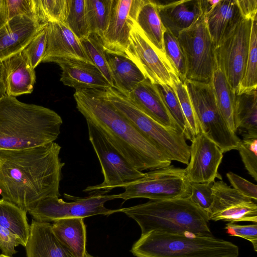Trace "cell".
Wrapping results in <instances>:
<instances>
[{
	"mask_svg": "<svg viewBox=\"0 0 257 257\" xmlns=\"http://www.w3.org/2000/svg\"><path fill=\"white\" fill-rule=\"evenodd\" d=\"M61 146L51 142L33 148L0 151V195L28 212L40 200L60 196L65 163Z\"/></svg>",
	"mask_w": 257,
	"mask_h": 257,
	"instance_id": "1",
	"label": "cell"
},
{
	"mask_svg": "<svg viewBox=\"0 0 257 257\" xmlns=\"http://www.w3.org/2000/svg\"><path fill=\"white\" fill-rule=\"evenodd\" d=\"M78 110L137 170H152L171 165L164 152L139 132L110 102L105 90L75 91Z\"/></svg>",
	"mask_w": 257,
	"mask_h": 257,
	"instance_id": "2",
	"label": "cell"
},
{
	"mask_svg": "<svg viewBox=\"0 0 257 257\" xmlns=\"http://www.w3.org/2000/svg\"><path fill=\"white\" fill-rule=\"evenodd\" d=\"M62 124L61 117L50 108L5 96L0 100V151L54 142Z\"/></svg>",
	"mask_w": 257,
	"mask_h": 257,
	"instance_id": "3",
	"label": "cell"
},
{
	"mask_svg": "<svg viewBox=\"0 0 257 257\" xmlns=\"http://www.w3.org/2000/svg\"><path fill=\"white\" fill-rule=\"evenodd\" d=\"M139 225L141 235L151 231L170 233L213 235L207 213L195 205L189 197L150 200L119 209Z\"/></svg>",
	"mask_w": 257,
	"mask_h": 257,
	"instance_id": "4",
	"label": "cell"
},
{
	"mask_svg": "<svg viewBox=\"0 0 257 257\" xmlns=\"http://www.w3.org/2000/svg\"><path fill=\"white\" fill-rule=\"evenodd\" d=\"M136 257H237L238 247L214 236L155 231L141 235L131 250Z\"/></svg>",
	"mask_w": 257,
	"mask_h": 257,
	"instance_id": "5",
	"label": "cell"
},
{
	"mask_svg": "<svg viewBox=\"0 0 257 257\" xmlns=\"http://www.w3.org/2000/svg\"><path fill=\"white\" fill-rule=\"evenodd\" d=\"M105 92L114 107L172 161L188 164L190 148L183 132L164 126L141 110L115 87H110Z\"/></svg>",
	"mask_w": 257,
	"mask_h": 257,
	"instance_id": "6",
	"label": "cell"
},
{
	"mask_svg": "<svg viewBox=\"0 0 257 257\" xmlns=\"http://www.w3.org/2000/svg\"><path fill=\"white\" fill-rule=\"evenodd\" d=\"M185 84L200 132L215 143L223 153L237 150L241 139L230 130L222 116L211 82L186 80Z\"/></svg>",
	"mask_w": 257,
	"mask_h": 257,
	"instance_id": "7",
	"label": "cell"
},
{
	"mask_svg": "<svg viewBox=\"0 0 257 257\" xmlns=\"http://www.w3.org/2000/svg\"><path fill=\"white\" fill-rule=\"evenodd\" d=\"M122 188L124 191L117 194V198L124 201L139 198L150 200L186 198L191 193L185 169L171 165L145 173L143 177Z\"/></svg>",
	"mask_w": 257,
	"mask_h": 257,
	"instance_id": "8",
	"label": "cell"
},
{
	"mask_svg": "<svg viewBox=\"0 0 257 257\" xmlns=\"http://www.w3.org/2000/svg\"><path fill=\"white\" fill-rule=\"evenodd\" d=\"M86 122L89 140L99 161L104 179L101 184L87 186L84 192L106 194L145 175L128 163L93 124Z\"/></svg>",
	"mask_w": 257,
	"mask_h": 257,
	"instance_id": "9",
	"label": "cell"
},
{
	"mask_svg": "<svg viewBox=\"0 0 257 257\" xmlns=\"http://www.w3.org/2000/svg\"><path fill=\"white\" fill-rule=\"evenodd\" d=\"M177 39L185 56L186 80L211 83L216 66L215 46L203 15L194 25L181 33Z\"/></svg>",
	"mask_w": 257,
	"mask_h": 257,
	"instance_id": "10",
	"label": "cell"
},
{
	"mask_svg": "<svg viewBox=\"0 0 257 257\" xmlns=\"http://www.w3.org/2000/svg\"><path fill=\"white\" fill-rule=\"evenodd\" d=\"M64 197L73 201L65 202L57 197H49L39 201L28 212L36 221L49 222L63 218L108 216L119 212V209H110L104 206L107 201L117 199V194L95 193L87 197H77L64 194Z\"/></svg>",
	"mask_w": 257,
	"mask_h": 257,
	"instance_id": "11",
	"label": "cell"
},
{
	"mask_svg": "<svg viewBox=\"0 0 257 257\" xmlns=\"http://www.w3.org/2000/svg\"><path fill=\"white\" fill-rule=\"evenodd\" d=\"M252 20L243 19L232 33L215 47L216 65L235 93L245 70Z\"/></svg>",
	"mask_w": 257,
	"mask_h": 257,
	"instance_id": "12",
	"label": "cell"
},
{
	"mask_svg": "<svg viewBox=\"0 0 257 257\" xmlns=\"http://www.w3.org/2000/svg\"><path fill=\"white\" fill-rule=\"evenodd\" d=\"M124 53L153 84L173 86L171 74L176 73L172 67L156 50L136 21L133 24Z\"/></svg>",
	"mask_w": 257,
	"mask_h": 257,
	"instance_id": "13",
	"label": "cell"
},
{
	"mask_svg": "<svg viewBox=\"0 0 257 257\" xmlns=\"http://www.w3.org/2000/svg\"><path fill=\"white\" fill-rule=\"evenodd\" d=\"M212 192L209 220L257 223L256 201L242 195L222 180L214 182Z\"/></svg>",
	"mask_w": 257,
	"mask_h": 257,
	"instance_id": "14",
	"label": "cell"
},
{
	"mask_svg": "<svg viewBox=\"0 0 257 257\" xmlns=\"http://www.w3.org/2000/svg\"><path fill=\"white\" fill-rule=\"evenodd\" d=\"M190 159L185 169L190 183L214 182L222 179L218 172L222 162L223 152L218 146L202 132L191 141Z\"/></svg>",
	"mask_w": 257,
	"mask_h": 257,
	"instance_id": "15",
	"label": "cell"
},
{
	"mask_svg": "<svg viewBox=\"0 0 257 257\" xmlns=\"http://www.w3.org/2000/svg\"><path fill=\"white\" fill-rule=\"evenodd\" d=\"M146 0H113L109 24L100 37L106 52L125 54L131 30Z\"/></svg>",
	"mask_w": 257,
	"mask_h": 257,
	"instance_id": "16",
	"label": "cell"
},
{
	"mask_svg": "<svg viewBox=\"0 0 257 257\" xmlns=\"http://www.w3.org/2000/svg\"><path fill=\"white\" fill-rule=\"evenodd\" d=\"M46 33V48L42 62L57 64L65 61H81L92 64L81 41L65 24L48 23Z\"/></svg>",
	"mask_w": 257,
	"mask_h": 257,
	"instance_id": "17",
	"label": "cell"
},
{
	"mask_svg": "<svg viewBox=\"0 0 257 257\" xmlns=\"http://www.w3.org/2000/svg\"><path fill=\"white\" fill-rule=\"evenodd\" d=\"M47 25L26 16L9 20L0 29V63L23 51Z\"/></svg>",
	"mask_w": 257,
	"mask_h": 257,
	"instance_id": "18",
	"label": "cell"
},
{
	"mask_svg": "<svg viewBox=\"0 0 257 257\" xmlns=\"http://www.w3.org/2000/svg\"><path fill=\"white\" fill-rule=\"evenodd\" d=\"M154 2L164 27L176 38L203 15L201 0Z\"/></svg>",
	"mask_w": 257,
	"mask_h": 257,
	"instance_id": "19",
	"label": "cell"
},
{
	"mask_svg": "<svg viewBox=\"0 0 257 257\" xmlns=\"http://www.w3.org/2000/svg\"><path fill=\"white\" fill-rule=\"evenodd\" d=\"M203 17L215 47L229 36L243 19L236 0H218L203 13Z\"/></svg>",
	"mask_w": 257,
	"mask_h": 257,
	"instance_id": "20",
	"label": "cell"
},
{
	"mask_svg": "<svg viewBox=\"0 0 257 257\" xmlns=\"http://www.w3.org/2000/svg\"><path fill=\"white\" fill-rule=\"evenodd\" d=\"M7 96L15 97L33 91L36 73L23 51L1 62Z\"/></svg>",
	"mask_w": 257,
	"mask_h": 257,
	"instance_id": "21",
	"label": "cell"
},
{
	"mask_svg": "<svg viewBox=\"0 0 257 257\" xmlns=\"http://www.w3.org/2000/svg\"><path fill=\"white\" fill-rule=\"evenodd\" d=\"M62 70L60 81L75 91L85 89L106 90L112 87L93 64L81 61H65L57 64Z\"/></svg>",
	"mask_w": 257,
	"mask_h": 257,
	"instance_id": "22",
	"label": "cell"
},
{
	"mask_svg": "<svg viewBox=\"0 0 257 257\" xmlns=\"http://www.w3.org/2000/svg\"><path fill=\"white\" fill-rule=\"evenodd\" d=\"M127 96L141 110L164 126L182 132L169 113L155 84L148 79L139 83Z\"/></svg>",
	"mask_w": 257,
	"mask_h": 257,
	"instance_id": "23",
	"label": "cell"
},
{
	"mask_svg": "<svg viewBox=\"0 0 257 257\" xmlns=\"http://www.w3.org/2000/svg\"><path fill=\"white\" fill-rule=\"evenodd\" d=\"M27 257H74L57 238L47 222L32 220L26 245Z\"/></svg>",
	"mask_w": 257,
	"mask_h": 257,
	"instance_id": "24",
	"label": "cell"
},
{
	"mask_svg": "<svg viewBox=\"0 0 257 257\" xmlns=\"http://www.w3.org/2000/svg\"><path fill=\"white\" fill-rule=\"evenodd\" d=\"M114 87L124 95L128 94L146 77L137 66L125 54L106 52Z\"/></svg>",
	"mask_w": 257,
	"mask_h": 257,
	"instance_id": "25",
	"label": "cell"
},
{
	"mask_svg": "<svg viewBox=\"0 0 257 257\" xmlns=\"http://www.w3.org/2000/svg\"><path fill=\"white\" fill-rule=\"evenodd\" d=\"M234 117L243 139H257L256 88L235 93Z\"/></svg>",
	"mask_w": 257,
	"mask_h": 257,
	"instance_id": "26",
	"label": "cell"
},
{
	"mask_svg": "<svg viewBox=\"0 0 257 257\" xmlns=\"http://www.w3.org/2000/svg\"><path fill=\"white\" fill-rule=\"evenodd\" d=\"M52 230L59 241L74 257H84L86 252V226L82 218H63L54 221Z\"/></svg>",
	"mask_w": 257,
	"mask_h": 257,
	"instance_id": "27",
	"label": "cell"
},
{
	"mask_svg": "<svg viewBox=\"0 0 257 257\" xmlns=\"http://www.w3.org/2000/svg\"><path fill=\"white\" fill-rule=\"evenodd\" d=\"M136 22L156 50L169 62L163 43L166 29L160 20L154 1L146 0L138 11Z\"/></svg>",
	"mask_w": 257,
	"mask_h": 257,
	"instance_id": "28",
	"label": "cell"
},
{
	"mask_svg": "<svg viewBox=\"0 0 257 257\" xmlns=\"http://www.w3.org/2000/svg\"><path fill=\"white\" fill-rule=\"evenodd\" d=\"M211 84L216 102L222 116L230 130L236 134L234 117L235 93L222 71L216 65L213 73Z\"/></svg>",
	"mask_w": 257,
	"mask_h": 257,
	"instance_id": "29",
	"label": "cell"
},
{
	"mask_svg": "<svg viewBox=\"0 0 257 257\" xmlns=\"http://www.w3.org/2000/svg\"><path fill=\"white\" fill-rule=\"evenodd\" d=\"M0 225L15 234L25 247L29 238L30 226L27 212L15 204L0 199Z\"/></svg>",
	"mask_w": 257,
	"mask_h": 257,
	"instance_id": "30",
	"label": "cell"
},
{
	"mask_svg": "<svg viewBox=\"0 0 257 257\" xmlns=\"http://www.w3.org/2000/svg\"><path fill=\"white\" fill-rule=\"evenodd\" d=\"M113 0H85L86 21L90 34L101 37L109 22Z\"/></svg>",
	"mask_w": 257,
	"mask_h": 257,
	"instance_id": "31",
	"label": "cell"
},
{
	"mask_svg": "<svg viewBox=\"0 0 257 257\" xmlns=\"http://www.w3.org/2000/svg\"><path fill=\"white\" fill-rule=\"evenodd\" d=\"M84 51L92 63L104 75L112 87L114 84L108 65L106 51L100 37L90 34L81 41Z\"/></svg>",
	"mask_w": 257,
	"mask_h": 257,
	"instance_id": "32",
	"label": "cell"
},
{
	"mask_svg": "<svg viewBox=\"0 0 257 257\" xmlns=\"http://www.w3.org/2000/svg\"><path fill=\"white\" fill-rule=\"evenodd\" d=\"M255 88H257V16L252 20L245 70L236 93Z\"/></svg>",
	"mask_w": 257,
	"mask_h": 257,
	"instance_id": "33",
	"label": "cell"
},
{
	"mask_svg": "<svg viewBox=\"0 0 257 257\" xmlns=\"http://www.w3.org/2000/svg\"><path fill=\"white\" fill-rule=\"evenodd\" d=\"M173 87L178 97L183 114L187 123L189 140H192L200 132L198 122L184 82L175 73L171 74Z\"/></svg>",
	"mask_w": 257,
	"mask_h": 257,
	"instance_id": "34",
	"label": "cell"
},
{
	"mask_svg": "<svg viewBox=\"0 0 257 257\" xmlns=\"http://www.w3.org/2000/svg\"><path fill=\"white\" fill-rule=\"evenodd\" d=\"M35 3L40 22L65 24L69 12V0H35Z\"/></svg>",
	"mask_w": 257,
	"mask_h": 257,
	"instance_id": "35",
	"label": "cell"
},
{
	"mask_svg": "<svg viewBox=\"0 0 257 257\" xmlns=\"http://www.w3.org/2000/svg\"><path fill=\"white\" fill-rule=\"evenodd\" d=\"M154 84L170 115L183 133L186 139L189 140L187 123L173 87L167 84Z\"/></svg>",
	"mask_w": 257,
	"mask_h": 257,
	"instance_id": "36",
	"label": "cell"
},
{
	"mask_svg": "<svg viewBox=\"0 0 257 257\" xmlns=\"http://www.w3.org/2000/svg\"><path fill=\"white\" fill-rule=\"evenodd\" d=\"M65 24L80 41L90 34L86 18L85 0H69V12Z\"/></svg>",
	"mask_w": 257,
	"mask_h": 257,
	"instance_id": "37",
	"label": "cell"
},
{
	"mask_svg": "<svg viewBox=\"0 0 257 257\" xmlns=\"http://www.w3.org/2000/svg\"><path fill=\"white\" fill-rule=\"evenodd\" d=\"M163 43L167 59L176 75L185 83L186 73L185 59L177 39L166 30L164 34Z\"/></svg>",
	"mask_w": 257,
	"mask_h": 257,
	"instance_id": "38",
	"label": "cell"
},
{
	"mask_svg": "<svg viewBox=\"0 0 257 257\" xmlns=\"http://www.w3.org/2000/svg\"><path fill=\"white\" fill-rule=\"evenodd\" d=\"M46 27L39 32L23 51L33 69L42 63L46 48Z\"/></svg>",
	"mask_w": 257,
	"mask_h": 257,
	"instance_id": "39",
	"label": "cell"
},
{
	"mask_svg": "<svg viewBox=\"0 0 257 257\" xmlns=\"http://www.w3.org/2000/svg\"><path fill=\"white\" fill-rule=\"evenodd\" d=\"M237 150L248 174L257 181V139L241 140Z\"/></svg>",
	"mask_w": 257,
	"mask_h": 257,
	"instance_id": "40",
	"label": "cell"
},
{
	"mask_svg": "<svg viewBox=\"0 0 257 257\" xmlns=\"http://www.w3.org/2000/svg\"><path fill=\"white\" fill-rule=\"evenodd\" d=\"M213 183L214 182L191 183V193L189 197L190 199L207 214L210 210L213 201Z\"/></svg>",
	"mask_w": 257,
	"mask_h": 257,
	"instance_id": "41",
	"label": "cell"
},
{
	"mask_svg": "<svg viewBox=\"0 0 257 257\" xmlns=\"http://www.w3.org/2000/svg\"><path fill=\"white\" fill-rule=\"evenodd\" d=\"M6 3L9 20L17 16H26L40 22L35 0H6Z\"/></svg>",
	"mask_w": 257,
	"mask_h": 257,
	"instance_id": "42",
	"label": "cell"
},
{
	"mask_svg": "<svg viewBox=\"0 0 257 257\" xmlns=\"http://www.w3.org/2000/svg\"><path fill=\"white\" fill-rule=\"evenodd\" d=\"M226 233L233 236L243 238L250 241L254 250L257 251V224L240 225L234 222H228L224 228Z\"/></svg>",
	"mask_w": 257,
	"mask_h": 257,
	"instance_id": "43",
	"label": "cell"
},
{
	"mask_svg": "<svg viewBox=\"0 0 257 257\" xmlns=\"http://www.w3.org/2000/svg\"><path fill=\"white\" fill-rule=\"evenodd\" d=\"M226 177L231 185L242 195L257 201V186L239 175L229 172Z\"/></svg>",
	"mask_w": 257,
	"mask_h": 257,
	"instance_id": "44",
	"label": "cell"
},
{
	"mask_svg": "<svg viewBox=\"0 0 257 257\" xmlns=\"http://www.w3.org/2000/svg\"><path fill=\"white\" fill-rule=\"evenodd\" d=\"M22 245L20 239L9 230L0 225V249L3 254L11 256L17 252L15 247Z\"/></svg>",
	"mask_w": 257,
	"mask_h": 257,
	"instance_id": "45",
	"label": "cell"
},
{
	"mask_svg": "<svg viewBox=\"0 0 257 257\" xmlns=\"http://www.w3.org/2000/svg\"><path fill=\"white\" fill-rule=\"evenodd\" d=\"M239 10L243 19L253 20L256 17V0H236Z\"/></svg>",
	"mask_w": 257,
	"mask_h": 257,
	"instance_id": "46",
	"label": "cell"
},
{
	"mask_svg": "<svg viewBox=\"0 0 257 257\" xmlns=\"http://www.w3.org/2000/svg\"><path fill=\"white\" fill-rule=\"evenodd\" d=\"M9 21L6 0H0V29Z\"/></svg>",
	"mask_w": 257,
	"mask_h": 257,
	"instance_id": "47",
	"label": "cell"
},
{
	"mask_svg": "<svg viewBox=\"0 0 257 257\" xmlns=\"http://www.w3.org/2000/svg\"><path fill=\"white\" fill-rule=\"evenodd\" d=\"M7 96L6 86L4 81L2 71L0 68V100Z\"/></svg>",
	"mask_w": 257,
	"mask_h": 257,
	"instance_id": "48",
	"label": "cell"
},
{
	"mask_svg": "<svg viewBox=\"0 0 257 257\" xmlns=\"http://www.w3.org/2000/svg\"><path fill=\"white\" fill-rule=\"evenodd\" d=\"M84 257H95V256H93L91 255V254L88 253L87 251H86V253H85Z\"/></svg>",
	"mask_w": 257,
	"mask_h": 257,
	"instance_id": "49",
	"label": "cell"
},
{
	"mask_svg": "<svg viewBox=\"0 0 257 257\" xmlns=\"http://www.w3.org/2000/svg\"><path fill=\"white\" fill-rule=\"evenodd\" d=\"M0 257H11V256H9L4 255L3 254H0Z\"/></svg>",
	"mask_w": 257,
	"mask_h": 257,
	"instance_id": "50",
	"label": "cell"
},
{
	"mask_svg": "<svg viewBox=\"0 0 257 257\" xmlns=\"http://www.w3.org/2000/svg\"><path fill=\"white\" fill-rule=\"evenodd\" d=\"M0 65H1V63H0Z\"/></svg>",
	"mask_w": 257,
	"mask_h": 257,
	"instance_id": "51",
	"label": "cell"
}]
</instances>
